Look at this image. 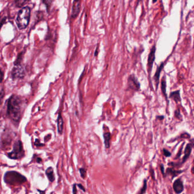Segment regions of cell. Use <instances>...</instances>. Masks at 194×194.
Returning <instances> with one entry per match:
<instances>
[{
	"mask_svg": "<svg viewBox=\"0 0 194 194\" xmlns=\"http://www.w3.org/2000/svg\"><path fill=\"white\" fill-rule=\"evenodd\" d=\"M23 110V102L21 98L17 95H12L8 102L7 113L10 118L15 122L20 120Z\"/></svg>",
	"mask_w": 194,
	"mask_h": 194,
	"instance_id": "1",
	"label": "cell"
},
{
	"mask_svg": "<svg viewBox=\"0 0 194 194\" xmlns=\"http://www.w3.org/2000/svg\"><path fill=\"white\" fill-rule=\"evenodd\" d=\"M30 15L31 9L28 6L24 7L19 10L16 19L17 24L19 30H24L28 26Z\"/></svg>",
	"mask_w": 194,
	"mask_h": 194,
	"instance_id": "2",
	"label": "cell"
},
{
	"mask_svg": "<svg viewBox=\"0 0 194 194\" xmlns=\"http://www.w3.org/2000/svg\"><path fill=\"white\" fill-rule=\"evenodd\" d=\"M5 183L10 185H19L26 182L27 179L16 171H8L4 176Z\"/></svg>",
	"mask_w": 194,
	"mask_h": 194,
	"instance_id": "3",
	"label": "cell"
},
{
	"mask_svg": "<svg viewBox=\"0 0 194 194\" xmlns=\"http://www.w3.org/2000/svg\"><path fill=\"white\" fill-rule=\"evenodd\" d=\"M8 157L11 159L18 160L20 159L24 156V151L22 143L21 141H17L15 142L13 146V150L11 152L8 153Z\"/></svg>",
	"mask_w": 194,
	"mask_h": 194,
	"instance_id": "4",
	"label": "cell"
},
{
	"mask_svg": "<svg viewBox=\"0 0 194 194\" xmlns=\"http://www.w3.org/2000/svg\"><path fill=\"white\" fill-rule=\"evenodd\" d=\"M15 62L14 67L13 69L11 75L14 79H22L24 76V70L22 65L20 64L19 58Z\"/></svg>",
	"mask_w": 194,
	"mask_h": 194,
	"instance_id": "5",
	"label": "cell"
},
{
	"mask_svg": "<svg viewBox=\"0 0 194 194\" xmlns=\"http://www.w3.org/2000/svg\"><path fill=\"white\" fill-rule=\"evenodd\" d=\"M156 45L154 44L151 47L148 58L147 68H148V72L149 76L151 75L152 68H153V65L156 59Z\"/></svg>",
	"mask_w": 194,
	"mask_h": 194,
	"instance_id": "6",
	"label": "cell"
},
{
	"mask_svg": "<svg viewBox=\"0 0 194 194\" xmlns=\"http://www.w3.org/2000/svg\"><path fill=\"white\" fill-rule=\"evenodd\" d=\"M128 85L129 88L134 91H138L140 89V84L137 78L134 75L129 76L128 79Z\"/></svg>",
	"mask_w": 194,
	"mask_h": 194,
	"instance_id": "7",
	"label": "cell"
},
{
	"mask_svg": "<svg viewBox=\"0 0 194 194\" xmlns=\"http://www.w3.org/2000/svg\"><path fill=\"white\" fill-rule=\"evenodd\" d=\"M173 189L175 194H180L183 192L184 191V185L182 179L178 178L174 180L173 185Z\"/></svg>",
	"mask_w": 194,
	"mask_h": 194,
	"instance_id": "8",
	"label": "cell"
},
{
	"mask_svg": "<svg viewBox=\"0 0 194 194\" xmlns=\"http://www.w3.org/2000/svg\"><path fill=\"white\" fill-rule=\"evenodd\" d=\"M193 146L194 145H192V143H189L186 145V148H185V151H184V156L182 158V161L180 163V165L185 164V162L187 161V160L189 158L192 151Z\"/></svg>",
	"mask_w": 194,
	"mask_h": 194,
	"instance_id": "9",
	"label": "cell"
},
{
	"mask_svg": "<svg viewBox=\"0 0 194 194\" xmlns=\"http://www.w3.org/2000/svg\"><path fill=\"white\" fill-rule=\"evenodd\" d=\"M81 0H74L72 10V17L76 18L80 11Z\"/></svg>",
	"mask_w": 194,
	"mask_h": 194,
	"instance_id": "10",
	"label": "cell"
},
{
	"mask_svg": "<svg viewBox=\"0 0 194 194\" xmlns=\"http://www.w3.org/2000/svg\"><path fill=\"white\" fill-rule=\"evenodd\" d=\"M164 62H161V64L160 65V66H158L156 72L154 74V76L153 77L154 80L155 82V85H156V90L158 89V85H159V82H160V75H161V72L162 71L164 67Z\"/></svg>",
	"mask_w": 194,
	"mask_h": 194,
	"instance_id": "11",
	"label": "cell"
},
{
	"mask_svg": "<svg viewBox=\"0 0 194 194\" xmlns=\"http://www.w3.org/2000/svg\"><path fill=\"white\" fill-rule=\"evenodd\" d=\"M183 171L184 170H175L174 167H168V168H167L165 171L166 177H167V175H170L172 177V180H173L176 177L180 174L181 173H183Z\"/></svg>",
	"mask_w": 194,
	"mask_h": 194,
	"instance_id": "12",
	"label": "cell"
},
{
	"mask_svg": "<svg viewBox=\"0 0 194 194\" xmlns=\"http://www.w3.org/2000/svg\"><path fill=\"white\" fill-rule=\"evenodd\" d=\"M57 132L59 135H62L64 128V121L62 115V110L59 111L57 118Z\"/></svg>",
	"mask_w": 194,
	"mask_h": 194,
	"instance_id": "13",
	"label": "cell"
},
{
	"mask_svg": "<svg viewBox=\"0 0 194 194\" xmlns=\"http://www.w3.org/2000/svg\"><path fill=\"white\" fill-rule=\"evenodd\" d=\"M170 99L173 100L174 101H175L176 103H178L181 102L182 99L180 97V90H175L174 91L171 92L170 94L169 95V97Z\"/></svg>",
	"mask_w": 194,
	"mask_h": 194,
	"instance_id": "14",
	"label": "cell"
},
{
	"mask_svg": "<svg viewBox=\"0 0 194 194\" xmlns=\"http://www.w3.org/2000/svg\"><path fill=\"white\" fill-rule=\"evenodd\" d=\"M161 89L162 93V94H163V95L164 96L166 100L167 101V103L169 105V100H168L167 95V93H166V78L165 76H164V77L162 78V79L161 80Z\"/></svg>",
	"mask_w": 194,
	"mask_h": 194,
	"instance_id": "15",
	"label": "cell"
},
{
	"mask_svg": "<svg viewBox=\"0 0 194 194\" xmlns=\"http://www.w3.org/2000/svg\"><path fill=\"white\" fill-rule=\"evenodd\" d=\"M46 174L47 177L48 179L49 180L50 182H53L55 180V174H54V171L53 167L50 166L48 167L47 169L46 170Z\"/></svg>",
	"mask_w": 194,
	"mask_h": 194,
	"instance_id": "16",
	"label": "cell"
},
{
	"mask_svg": "<svg viewBox=\"0 0 194 194\" xmlns=\"http://www.w3.org/2000/svg\"><path fill=\"white\" fill-rule=\"evenodd\" d=\"M103 138L105 148L109 149L110 147V140H111V133L109 131L104 132L103 133Z\"/></svg>",
	"mask_w": 194,
	"mask_h": 194,
	"instance_id": "17",
	"label": "cell"
},
{
	"mask_svg": "<svg viewBox=\"0 0 194 194\" xmlns=\"http://www.w3.org/2000/svg\"><path fill=\"white\" fill-rule=\"evenodd\" d=\"M147 189V180L146 179L144 180L143 182V186L142 189L140 190V192L138 194H145Z\"/></svg>",
	"mask_w": 194,
	"mask_h": 194,
	"instance_id": "18",
	"label": "cell"
},
{
	"mask_svg": "<svg viewBox=\"0 0 194 194\" xmlns=\"http://www.w3.org/2000/svg\"><path fill=\"white\" fill-rule=\"evenodd\" d=\"M30 0H16L15 1V4L17 6L21 8L22 6L25 5L27 2H28Z\"/></svg>",
	"mask_w": 194,
	"mask_h": 194,
	"instance_id": "19",
	"label": "cell"
},
{
	"mask_svg": "<svg viewBox=\"0 0 194 194\" xmlns=\"http://www.w3.org/2000/svg\"><path fill=\"white\" fill-rule=\"evenodd\" d=\"M174 116L175 118L180 120H182V115L180 114V109H178L177 110H175L174 111Z\"/></svg>",
	"mask_w": 194,
	"mask_h": 194,
	"instance_id": "20",
	"label": "cell"
},
{
	"mask_svg": "<svg viewBox=\"0 0 194 194\" xmlns=\"http://www.w3.org/2000/svg\"><path fill=\"white\" fill-rule=\"evenodd\" d=\"M79 171H80V174L81 178L82 179L85 180L86 177V170L83 167H81V168L79 169Z\"/></svg>",
	"mask_w": 194,
	"mask_h": 194,
	"instance_id": "21",
	"label": "cell"
},
{
	"mask_svg": "<svg viewBox=\"0 0 194 194\" xmlns=\"http://www.w3.org/2000/svg\"><path fill=\"white\" fill-rule=\"evenodd\" d=\"M42 2L43 4L46 6L47 9L48 10L50 8L51 5L52 4V0H42Z\"/></svg>",
	"mask_w": 194,
	"mask_h": 194,
	"instance_id": "22",
	"label": "cell"
},
{
	"mask_svg": "<svg viewBox=\"0 0 194 194\" xmlns=\"http://www.w3.org/2000/svg\"><path fill=\"white\" fill-rule=\"evenodd\" d=\"M163 153H164V155L166 157H170L171 156V153L168 150H167L165 148L163 149Z\"/></svg>",
	"mask_w": 194,
	"mask_h": 194,
	"instance_id": "23",
	"label": "cell"
},
{
	"mask_svg": "<svg viewBox=\"0 0 194 194\" xmlns=\"http://www.w3.org/2000/svg\"><path fill=\"white\" fill-rule=\"evenodd\" d=\"M160 170H161V173L163 175L164 178H166L165 174V167H164V165L162 164H161L160 165Z\"/></svg>",
	"mask_w": 194,
	"mask_h": 194,
	"instance_id": "24",
	"label": "cell"
},
{
	"mask_svg": "<svg viewBox=\"0 0 194 194\" xmlns=\"http://www.w3.org/2000/svg\"><path fill=\"white\" fill-rule=\"evenodd\" d=\"M180 137L181 138H189L191 137V136L189 135L188 133H183L180 135Z\"/></svg>",
	"mask_w": 194,
	"mask_h": 194,
	"instance_id": "25",
	"label": "cell"
},
{
	"mask_svg": "<svg viewBox=\"0 0 194 194\" xmlns=\"http://www.w3.org/2000/svg\"><path fill=\"white\" fill-rule=\"evenodd\" d=\"M72 193L73 194H77V183H74L73 185L72 188Z\"/></svg>",
	"mask_w": 194,
	"mask_h": 194,
	"instance_id": "26",
	"label": "cell"
},
{
	"mask_svg": "<svg viewBox=\"0 0 194 194\" xmlns=\"http://www.w3.org/2000/svg\"><path fill=\"white\" fill-rule=\"evenodd\" d=\"M183 144L182 145V147H181V148H180V151H179L178 152V153H177V156H176L175 159H177V158H180V155H181V154H182V149H183Z\"/></svg>",
	"mask_w": 194,
	"mask_h": 194,
	"instance_id": "27",
	"label": "cell"
},
{
	"mask_svg": "<svg viewBox=\"0 0 194 194\" xmlns=\"http://www.w3.org/2000/svg\"><path fill=\"white\" fill-rule=\"evenodd\" d=\"M77 186H78V187H79V189H80L81 190H82L83 192H85V188L84 187V186L82 185V184H81V183H77Z\"/></svg>",
	"mask_w": 194,
	"mask_h": 194,
	"instance_id": "28",
	"label": "cell"
},
{
	"mask_svg": "<svg viewBox=\"0 0 194 194\" xmlns=\"http://www.w3.org/2000/svg\"><path fill=\"white\" fill-rule=\"evenodd\" d=\"M150 173H151V178H153V180H155L154 171V170H153L152 168H151V170H150Z\"/></svg>",
	"mask_w": 194,
	"mask_h": 194,
	"instance_id": "29",
	"label": "cell"
},
{
	"mask_svg": "<svg viewBox=\"0 0 194 194\" xmlns=\"http://www.w3.org/2000/svg\"><path fill=\"white\" fill-rule=\"evenodd\" d=\"M35 145L37 146V147H40V146H43L44 145L42 144H40L39 140H36V141H35Z\"/></svg>",
	"mask_w": 194,
	"mask_h": 194,
	"instance_id": "30",
	"label": "cell"
},
{
	"mask_svg": "<svg viewBox=\"0 0 194 194\" xmlns=\"http://www.w3.org/2000/svg\"><path fill=\"white\" fill-rule=\"evenodd\" d=\"M3 78H4V75H3L2 72V71H1V69H0V83L2 81Z\"/></svg>",
	"mask_w": 194,
	"mask_h": 194,
	"instance_id": "31",
	"label": "cell"
},
{
	"mask_svg": "<svg viewBox=\"0 0 194 194\" xmlns=\"http://www.w3.org/2000/svg\"><path fill=\"white\" fill-rule=\"evenodd\" d=\"M156 119L160 120H162L164 119V116H156Z\"/></svg>",
	"mask_w": 194,
	"mask_h": 194,
	"instance_id": "32",
	"label": "cell"
},
{
	"mask_svg": "<svg viewBox=\"0 0 194 194\" xmlns=\"http://www.w3.org/2000/svg\"><path fill=\"white\" fill-rule=\"evenodd\" d=\"M38 191L40 193V194H46V190H44V191H41V190H40V189H38Z\"/></svg>",
	"mask_w": 194,
	"mask_h": 194,
	"instance_id": "33",
	"label": "cell"
},
{
	"mask_svg": "<svg viewBox=\"0 0 194 194\" xmlns=\"http://www.w3.org/2000/svg\"><path fill=\"white\" fill-rule=\"evenodd\" d=\"M37 162H38V163H40V162H42V160L41 158L38 157V158H37Z\"/></svg>",
	"mask_w": 194,
	"mask_h": 194,
	"instance_id": "34",
	"label": "cell"
},
{
	"mask_svg": "<svg viewBox=\"0 0 194 194\" xmlns=\"http://www.w3.org/2000/svg\"><path fill=\"white\" fill-rule=\"evenodd\" d=\"M5 19H6V18H4V19H3V20H2V21H1V24H0V28H1V26H2V24H4V22H5Z\"/></svg>",
	"mask_w": 194,
	"mask_h": 194,
	"instance_id": "35",
	"label": "cell"
},
{
	"mask_svg": "<svg viewBox=\"0 0 194 194\" xmlns=\"http://www.w3.org/2000/svg\"><path fill=\"white\" fill-rule=\"evenodd\" d=\"M157 1V0H153V3L154 4Z\"/></svg>",
	"mask_w": 194,
	"mask_h": 194,
	"instance_id": "36",
	"label": "cell"
},
{
	"mask_svg": "<svg viewBox=\"0 0 194 194\" xmlns=\"http://www.w3.org/2000/svg\"><path fill=\"white\" fill-rule=\"evenodd\" d=\"M140 1H142V0H138V2H140Z\"/></svg>",
	"mask_w": 194,
	"mask_h": 194,
	"instance_id": "37",
	"label": "cell"
}]
</instances>
